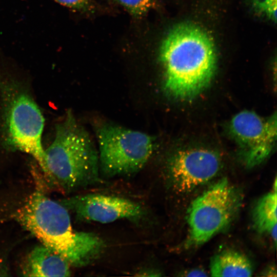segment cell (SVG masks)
Wrapping results in <instances>:
<instances>
[{
  "label": "cell",
  "mask_w": 277,
  "mask_h": 277,
  "mask_svg": "<svg viewBox=\"0 0 277 277\" xmlns=\"http://www.w3.org/2000/svg\"><path fill=\"white\" fill-rule=\"evenodd\" d=\"M41 243L74 267L88 265L101 256L104 241L93 233L75 231L68 209L43 192H33L13 214Z\"/></svg>",
  "instance_id": "cell-1"
},
{
  "label": "cell",
  "mask_w": 277,
  "mask_h": 277,
  "mask_svg": "<svg viewBox=\"0 0 277 277\" xmlns=\"http://www.w3.org/2000/svg\"><path fill=\"white\" fill-rule=\"evenodd\" d=\"M159 55L164 70V89L175 98L189 99L199 94L215 72L213 43L206 32L193 24H181L171 30Z\"/></svg>",
  "instance_id": "cell-2"
},
{
  "label": "cell",
  "mask_w": 277,
  "mask_h": 277,
  "mask_svg": "<svg viewBox=\"0 0 277 277\" xmlns=\"http://www.w3.org/2000/svg\"><path fill=\"white\" fill-rule=\"evenodd\" d=\"M45 151L46 176L66 191L100 182L98 154L87 131L68 112Z\"/></svg>",
  "instance_id": "cell-3"
},
{
  "label": "cell",
  "mask_w": 277,
  "mask_h": 277,
  "mask_svg": "<svg viewBox=\"0 0 277 277\" xmlns=\"http://www.w3.org/2000/svg\"><path fill=\"white\" fill-rule=\"evenodd\" d=\"M242 202L240 191L223 178L195 199L187 210V248L200 246L226 228Z\"/></svg>",
  "instance_id": "cell-4"
},
{
  "label": "cell",
  "mask_w": 277,
  "mask_h": 277,
  "mask_svg": "<svg viewBox=\"0 0 277 277\" xmlns=\"http://www.w3.org/2000/svg\"><path fill=\"white\" fill-rule=\"evenodd\" d=\"M100 170L106 176L131 174L141 169L155 147V139L138 131L105 123L96 129Z\"/></svg>",
  "instance_id": "cell-5"
},
{
  "label": "cell",
  "mask_w": 277,
  "mask_h": 277,
  "mask_svg": "<svg viewBox=\"0 0 277 277\" xmlns=\"http://www.w3.org/2000/svg\"><path fill=\"white\" fill-rule=\"evenodd\" d=\"M8 92L5 96L4 111L6 142L13 149L31 155L46 175L45 151L41 143L43 115L27 93L15 89Z\"/></svg>",
  "instance_id": "cell-6"
},
{
  "label": "cell",
  "mask_w": 277,
  "mask_h": 277,
  "mask_svg": "<svg viewBox=\"0 0 277 277\" xmlns=\"http://www.w3.org/2000/svg\"><path fill=\"white\" fill-rule=\"evenodd\" d=\"M229 129L244 164L252 168L264 161L272 151L276 140V113L265 118L244 110L233 116Z\"/></svg>",
  "instance_id": "cell-7"
},
{
  "label": "cell",
  "mask_w": 277,
  "mask_h": 277,
  "mask_svg": "<svg viewBox=\"0 0 277 277\" xmlns=\"http://www.w3.org/2000/svg\"><path fill=\"white\" fill-rule=\"evenodd\" d=\"M61 203L83 221L108 223L123 219L137 221L146 214L145 208L136 202L101 194L76 195Z\"/></svg>",
  "instance_id": "cell-8"
},
{
  "label": "cell",
  "mask_w": 277,
  "mask_h": 277,
  "mask_svg": "<svg viewBox=\"0 0 277 277\" xmlns=\"http://www.w3.org/2000/svg\"><path fill=\"white\" fill-rule=\"evenodd\" d=\"M221 166L220 158L215 152L190 149L179 151L171 159L168 174L176 190L187 192L211 180Z\"/></svg>",
  "instance_id": "cell-9"
},
{
  "label": "cell",
  "mask_w": 277,
  "mask_h": 277,
  "mask_svg": "<svg viewBox=\"0 0 277 277\" xmlns=\"http://www.w3.org/2000/svg\"><path fill=\"white\" fill-rule=\"evenodd\" d=\"M70 266L63 257L41 244L26 255L20 270L24 276H68Z\"/></svg>",
  "instance_id": "cell-10"
},
{
  "label": "cell",
  "mask_w": 277,
  "mask_h": 277,
  "mask_svg": "<svg viewBox=\"0 0 277 277\" xmlns=\"http://www.w3.org/2000/svg\"><path fill=\"white\" fill-rule=\"evenodd\" d=\"M210 270L212 276H251L253 269L250 261L245 255L227 249L212 258Z\"/></svg>",
  "instance_id": "cell-11"
},
{
  "label": "cell",
  "mask_w": 277,
  "mask_h": 277,
  "mask_svg": "<svg viewBox=\"0 0 277 277\" xmlns=\"http://www.w3.org/2000/svg\"><path fill=\"white\" fill-rule=\"evenodd\" d=\"M276 188L262 196L252 211V220L256 230L269 234L276 243Z\"/></svg>",
  "instance_id": "cell-12"
},
{
  "label": "cell",
  "mask_w": 277,
  "mask_h": 277,
  "mask_svg": "<svg viewBox=\"0 0 277 277\" xmlns=\"http://www.w3.org/2000/svg\"><path fill=\"white\" fill-rule=\"evenodd\" d=\"M135 17L145 15L156 5V0H114Z\"/></svg>",
  "instance_id": "cell-13"
},
{
  "label": "cell",
  "mask_w": 277,
  "mask_h": 277,
  "mask_svg": "<svg viewBox=\"0 0 277 277\" xmlns=\"http://www.w3.org/2000/svg\"><path fill=\"white\" fill-rule=\"evenodd\" d=\"M60 4L76 11L93 12L95 6L92 0H53Z\"/></svg>",
  "instance_id": "cell-14"
},
{
  "label": "cell",
  "mask_w": 277,
  "mask_h": 277,
  "mask_svg": "<svg viewBox=\"0 0 277 277\" xmlns=\"http://www.w3.org/2000/svg\"><path fill=\"white\" fill-rule=\"evenodd\" d=\"M256 9L276 22V0H254Z\"/></svg>",
  "instance_id": "cell-15"
},
{
  "label": "cell",
  "mask_w": 277,
  "mask_h": 277,
  "mask_svg": "<svg viewBox=\"0 0 277 277\" xmlns=\"http://www.w3.org/2000/svg\"><path fill=\"white\" fill-rule=\"evenodd\" d=\"M9 271L6 264L2 261H0V276H8Z\"/></svg>",
  "instance_id": "cell-16"
},
{
  "label": "cell",
  "mask_w": 277,
  "mask_h": 277,
  "mask_svg": "<svg viewBox=\"0 0 277 277\" xmlns=\"http://www.w3.org/2000/svg\"><path fill=\"white\" fill-rule=\"evenodd\" d=\"M188 276H206L203 271L200 270H194L188 272Z\"/></svg>",
  "instance_id": "cell-17"
}]
</instances>
